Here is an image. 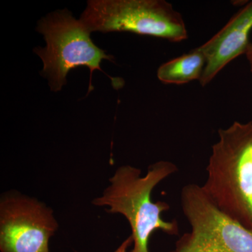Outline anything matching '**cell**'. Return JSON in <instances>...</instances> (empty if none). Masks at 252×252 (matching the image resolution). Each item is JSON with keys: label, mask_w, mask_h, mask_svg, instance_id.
<instances>
[{"label": "cell", "mask_w": 252, "mask_h": 252, "mask_svg": "<svg viewBox=\"0 0 252 252\" xmlns=\"http://www.w3.org/2000/svg\"><path fill=\"white\" fill-rule=\"evenodd\" d=\"M245 56H246L249 64H250V71H251L252 74V43L249 46L248 51H247Z\"/></svg>", "instance_id": "30bf717a"}, {"label": "cell", "mask_w": 252, "mask_h": 252, "mask_svg": "<svg viewBox=\"0 0 252 252\" xmlns=\"http://www.w3.org/2000/svg\"><path fill=\"white\" fill-rule=\"evenodd\" d=\"M80 21L90 32H126L180 42L188 38L182 14L165 0H91Z\"/></svg>", "instance_id": "3957f363"}, {"label": "cell", "mask_w": 252, "mask_h": 252, "mask_svg": "<svg viewBox=\"0 0 252 252\" xmlns=\"http://www.w3.org/2000/svg\"><path fill=\"white\" fill-rule=\"evenodd\" d=\"M177 171V165L168 160H159L149 165L144 176L137 167L122 165L109 179L110 185L102 195L93 200L94 206L109 207L106 211L120 214L128 221L132 239V249L129 252H149V240L157 230L170 235L180 234L177 220L162 218V214L168 211L170 205L166 202H153L152 199L154 189Z\"/></svg>", "instance_id": "6da1fadb"}, {"label": "cell", "mask_w": 252, "mask_h": 252, "mask_svg": "<svg viewBox=\"0 0 252 252\" xmlns=\"http://www.w3.org/2000/svg\"><path fill=\"white\" fill-rule=\"evenodd\" d=\"M132 245V239L130 235L128 238H126V240L119 245V248L114 252H127V249L130 248Z\"/></svg>", "instance_id": "9c48e42d"}, {"label": "cell", "mask_w": 252, "mask_h": 252, "mask_svg": "<svg viewBox=\"0 0 252 252\" xmlns=\"http://www.w3.org/2000/svg\"><path fill=\"white\" fill-rule=\"evenodd\" d=\"M181 206L190 230L170 252H252V230L220 211L202 186H185Z\"/></svg>", "instance_id": "5b68a950"}, {"label": "cell", "mask_w": 252, "mask_h": 252, "mask_svg": "<svg viewBox=\"0 0 252 252\" xmlns=\"http://www.w3.org/2000/svg\"><path fill=\"white\" fill-rule=\"evenodd\" d=\"M205 63V56L197 47L162 64L158 69L157 77L162 84L175 85L200 81Z\"/></svg>", "instance_id": "ba28073f"}, {"label": "cell", "mask_w": 252, "mask_h": 252, "mask_svg": "<svg viewBox=\"0 0 252 252\" xmlns=\"http://www.w3.org/2000/svg\"><path fill=\"white\" fill-rule=\"evenodd\" d=\"M252 1H248L228 22L198 49L205 56L200 85L205 86L233 60L246 54L251 42Z\"/></svg>", "instance_id": "52a82bcc"}, {"label": "cell", "mask_w": 252, "mask_h": 252, "mask_svg": "<svg viewBox=\"0 0 252 252\" xmlns=\"http://www.w3.org/2000/svg\"><path fill=\"white\" fill-rule=\"evenodd\" d=\"M202 188L225 215L252 231V122L218 130Z\"/></svg>", "instance_id": "7a4b0ae2"}, {"label": "cell", "mask_w": 252, "mask_h": 252, "mask_svg": "<svg viewBox=\"0 0 252 252\" xmlns=\"http://www.w3.org/2000/svg\"><path fill=\"white\" fill-rule=\"evenodd\" d=\"M59 229L54 211L37 199L17 191L0 200V252H50Z\"/></svg>", "instance_id": "8992f818"}, {"label": "cell", "mask_w": 252, "mask_h": 252, "mask_svg": "<svg viewBox=\"0 0 252 252\" xmlns=\"http://www.w3.org/2000/svg\"><path fill=\"white\" fill-rule=\"evenodd\" d=\"M36 30L44 35L46 46L36 48L34 52L44 63L41 73L49 79L51 91H61L68 72L79 66L90 69L89 92L92 91L93 72L102 71V60L112 61L114 58L95 46L80 20L73 18L67 10L58 11L41 19Z\"/></svg>", "instance_id": "277c9868"}]
</instances>
